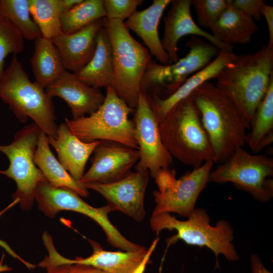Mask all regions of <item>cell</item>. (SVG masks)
Returning a JSON list of instances; mask_svg holds the SVG:
<instances>
[{"label": "cell", "instance_id": "cell-33", "mask_svg": "<svg viewBox=\"0 0 273 273\" xmlns=\"http://www.w3.org/2000/svg\"><path fill=\"white\" fill-rule=\"evenodd\" d=\"M143 2L142 0H104L106 17L124 22Z\"/></svg>", "mask_w": 273, "mask_h": 273}, {"label": "cell", "instance_id": "cell-30", "mask_svg": "<svg viewBox=\"0 0 273 273\" xmlns=\"http://www.w3.org/2000/svg\"><path fill=\"white\" fill-rule=\"evenodd\" d=\"M28 4L32 19L42 37L52 39L62 33L61 16L63 11L60 0H28Z\"/></svg>", "mask_w": 273, "mask_h": 273}, {"label": "cell", "instance_id": "cell-41", "mask_svg": "<svg viewBox=\"0 0 273 273\" xmlns=\"http://www.w3.org/2000/svg\"><path fill=\"white\" fill-rule=\"evenodd\" d=\"M4 258V254H3L0 261V273L11 271L12 270V267L7 264H3Z\"/></svg>", "mask_w": 273, "mask_h": 273}, {"label": "cell", "instance_id": "cell-35", "mask_svg": "<svg viewBox=\"0 0 273 273\" xmlns=\"http://www.w3.org/2000/svg\"><path fill=\"white\" fill-rule=\"evenodd\" d=\"M46 269V273H106L93 266L77 263L62 264Z\"/></svg>", "mask_w": 273, "mask_h": 273}, {"label": "cell", "instance_id": "cell-19", "mask_svg": "<svg viewBox=\"0 0 273 273\" xmlns=\"http://www.w3.org/2000/svg\"><path fill=\"white\" fill-rule=\"evenodd\" d=\"M233 52L220 50L217 56L206 67L189 77L173 93L161 99L155 95H146L150 106L159 123L178 103L189 97L204 82L216 78L224 67L236 57Z\"/></svg>", "mask_w": 273, "mask_h": 273}, {"label": "cell", "instance_id": "cell-25", "mask_svg": "<svg viewBox=\"0 0 273 273\" xmlns=\"http://www.w3.org/2000/svg\"><path fill=\"white\" fill-rule=\"evenodd\" d=\"M34 161L52 186L68 188L82 197H88L89 192L84 184L73 178L54 156L50 148L48 136L41 130L38 138Z\"/></svg>", "mask_w": 273, "mask_h": 273}, {"label": "cell", "instance_id": "cell-20", "mask_svg": "<svg viewBox=\"0 0 273 273\" xmlns=\"http://www.w3.org/2000/svg\"><path fill=\"white\" fill-rule=\"evenodd\" d=\"M102 27L101 19L78 32H62L52 39L66 70L76 73L88 63L95 51L97 33Z\"/></svg>", "mask_w": 273, "mask_h": 273}, {"label": "cell", "instance_id": "cell-38", "mask_svg": "<svg viewBox=\"0 0 273 273\" xmlns=\"http://www.w3.org/2000/svg\"><path fill=\"white\" fill-rule=\"evenodd\" d=\"M0 246L3 248L12 257L20 261L28 269L31 270L36 267V265L26 261L20 257L11 248V247L7 243L6 241L0 240Z\"/></svg>", "mask_w": 273, "mask_h": 273}, {"label": "cell", "instance_id": "cell-34", "mask_svg": "<svg viewBox=\"0 0 273 273\" xmlns=\"http://www.w3.org/2000/svg\"><path fill=\"white\" fill-rule=\"evenodd\" d=\"M264 3L263 0H232L234 7L256 21L261 19V8Z\"/></svg>", "mask_w": 273, "mask_h": 273}, {"label": "cell", "instance_id": "cell-10", "mask_svg": "<svg viewBox=\"0 0 273 273\" xmlns=\"http://www.w3.org/2000/svg\"><path fill=\"white\" fill-rule=\"evenodd\" d=\"M35 200L38 209L50 218H54L59 212L64 210L72 211L88 216L102 228L107 242L116 248L128 251L137 250L142 247L127 240L111 222L108 214L115 210L109 204L94 207L72 190L54 187L47 180L38 184Z\"/></svg>", "mask_w": 273, "mask_h": 273}, {"label": "cell", "instance_id": "cell-4", "mask_svg": "<svg viewBox=\"0 0 273 273\" xmlns=\"http://www.w3.org/2000/svg\"><path fill=\"white\" fill-rule=\"evenodd\" d=\"M0 98L20 122L25 123L29 117L48 136L56 138L58 126L52 98L29 79L16 55L0 80Z\"/></svg>", "mask_w": 273, "mask_h": 273}, {"label": "cell", "instance_id": "cell-16", "mask_svg": "<svg viewBox=\"0 0 273 273\" xmlns=\"http://www.w3.org/2000/svg\"><path fill=\"white\" fill-rule=\"evenodd\" d=\"M93 252L85 258L69 259L61 255L54 244L46 246L48 255L41 261L44 268L62 264H82L91 265L106 273H133L143 261L148 249L144 246L135 251H106L97 242L87 239Z\"/></svg>", "mask_w": 273, "mask_h": 273}, {"label": "cell", "instance_id": "cell-26", "mask_svg": "<svg viewBox=\"0 0 273 273\" xmlns=\"http://www.w3.org/2000/svg\"><path fill=\"white\" fill-rule=\"evenodd\" d=\"M34 41L31 64L35 82L44 89L56 80L66 69L52 39L41 36Z\"/></svg>", "mask_w": 273, "mask_h": 273}, {"label": "cell", "instance_id": "cell-27", "mask_svg": "<svg viewBox=\"0 0 273 273\" xmlns=\"http://www.w3.org/2000/svg\"><path fill=\"white\" fill-rule=\"evenodd\" d=\"M245 138V144L255 154L273 142V80L257 107Z\"/></svg>", "mask_w": 273, "mask_h": 273}, {"label": "cell", "instance_id": "cell-9", "mask_svg": "<svg viewBox=\"0 0 273 273\" xmlns=\"http://www.w3.org/2000/svg\"><path fill=\"white\" fill-rule=\"evenodd\" d=\"M40 130L34 123L29 124L15 133L10 144L0 145V151L7 156L10 162L8 168L0 170V174L16 182L17 189L12 198L14 203H18L24 211L32 208L38 184L47 180L34 161Z\"/></svg>", "mask_w": 273, "mask_h": 273}, {"label": "cell", "instance_id": "cell-11", "mask_svg": "<svg viewBox=\"0 0 273 273\" xmlns=\"http://www.w3.org/2000/svg\"><path fill=\"white\" fill-rule=\"evenodd\" d=\"M273 158L264 155L252 154L243 148L210 172L208 182L232 183L238 189L261 202L273 197Z\"/></svg>", "mask_w": 273, "mask_h": 273}, {"label": "cell", "instance_id": "cell-37", "mask_svg": "<svg viewBox=\"0 0 273 273\" xmlns=\"http://www.w3.org/2000/svg\"><path fill=\"white\" fill-rule=\"evenodd\" d=\"M251 273H272L267 269L259 256L253 253L250 255Z\"/></svg>", "mask_w": 273, "mask_h": 273}, {"label": "cell", "instance_id": "cell-1", "mask_svg": "<svg viewBox=\"0 0 273 273\" xmlns=\"http://www.w3.org/2000/svg\"><path fill=\"white\" fill-rule=\"evenodd\" d=\"M216 86L233 103L251 126L256 109L273 80V47L236 55L217 76Z\"/></svg>", "mask_w": 273, "mask_h": 273}, {"label": "cell", "instance_id": "cell-36", "mask_svg": "<svg viewBox=\"0 0 273 273\" xmlns=\"http://www.w3.org/2000/svg\"><path fill=\"white\" fill-rule=\"evenodd\" d=\"M261 15L265 19L268 30L269 40L267 44L273 47V7L264 3L261 8Z\"/></svg>", "mask_w": 273, "mask_h": 273}, {"label": "cell", "instance_id": "cell-13", "mask_svg": "<svg viewBox=\"0 0 273 273\" xmlns=\"http://www.w3.org/2000/svg\"><path fill=\"white\" fill-rule=\"evenodd\" d=\"M214 163L212 160L206 161L178 179L173 178L154 191L156 206L152 214L173 212L188 217L208 183Z\"/></svg>", "mask_w": 273, "mask_h": 273}, {"label": "cell", "instance_id": "cell-29", "mask_svg": "<svg viewBox=\"0 0 273 273\" xmlns=\"http://www.w3.org/2000/svg\"><path fill=\"white\" fill-rule=\"evenodd\" d=\"M30 16L28 0H0V17L8 20L24 39L35 40L42 35Z\"/></svg>", "mask_w": 273, "mask_h": 273}, {"label": "cell", "instance_id": "cell-3", "mask_svg": "<svg viewBox=\"0 0 273 273\" xmlns=\"http://www.w3.org/2000/svg\"><path fill=\"white\" fill-rule=\"evenodd\" d=\"M159 126L163 144L172 157L194 168L207 161L214 162L210 141L190 96L176 104Z\"/></svg>", "mask_w": 273, "mask_h": 273}, {"label": "cell", "instance_id": "cell-24", "mask_svg": "<svg viewBox=\"0 0 273 273\" xmlns=\"http://www.w3.org/2000/svg\"><path fill=\"white\" fill-rule=\"evenodd\" d=\"M74 74L83 82L96 88L111 86L114 78L113 50L103 27L97 33L96 49L92 59Z\"/></svg>", "mask_w": 273, "mask_h": 273}, {"label": "cell", "instance_id": "cell-31", "mask_svg": "<svg viewBox=\"0 0 273 273\" xmlns=\"http://www.w3.org/2000/svg\"><path fill=\"white\" fill-rule=\"evenodd\" d=\"M24 38L7 19L0 17V80L5 72V60L10 54L17 55L23 52Z\"/></svg>", "mask_w": 273, "mask_h": 273}, {"label": "cell", "instance_id": "cell-32", "mask_svg": "<svg viewBox=\"0 0 273 273\" xmlns=\"http://www.w3.org/2000/svg\"><path fill=\"white\" fill-rule=\"evenodd\" d=\"M229 0H191L197 20L201 27L209 28L221 16Z\"/></svg>", "mask_w": 273, "mask_h": 273}, {"label": "cell", "instance_id": "cell-40", "mask_svg": "<svg viewBox=\"0 0 273 273\" xmlns=\"http://www.w3.org/2000/svg\"><path fill=\"white\" fill-rule=\"evenodd\" d=\"M82 0H60L63 13L69 11Z\"/></svg>", "mask_w": 273, "mask_h": 273}, {"label": "cell", "instance_id": "cell-28", "mask_svg": "<svg viewBox=\"0 0 273 273\" xmlns=\"http://www.w3.org/2000/svg\"><path fill=\"white\" fill-rule=\"evenodd\" d=\"M106 16L104 0H82L61 15L62 32L75 33Z\"/></svg>", "mask_w": 273, "mask_h": 273}, {"label": "cell", "instance_id": "cell-7", "mask_svg": "<svg viewBox=\"0 0 273 273\" xmlns=\"http://www.w3.org/2000/svg\"><path fill=\"white\" fill-rule=\"evenodd\" d=\"M134 111L109 86L104 101L97 111L76 119L65 118V123L70 131L83 142L112 141L138 150L134 122L129 118Z\"/></svg>", "mask_w": 273, "mask_h": 273}, {"label": "cell", "instance_id": "cell-2", "mask_svg": "<svg viewBox=\"0 0 273 273\" xmlns=\"http://www.w3.org/2000/svg\"><path fill=\"white\" fill-rule=\"evenodd\" d=\"M212 148L214 163L226 161L246 145L250 126L231 100L215 85L204 82L190 96Z\"/></svg>", "mask_w": 273, "mask_h": 273}, {"label": "cell", "instance_id": "cell-17", "mask_svg": "<svg viewBox=\"0 0 273 273\" xmlns=\"http://www.w3.org/2000/svg\"><path fill=\"white\" fill-rule=\"evenodd\" d=\"M166 16L163 17L164 32L162 46L168 58L169 64L179 59L178 42L187 35L204 38L220 50L233 52V46L220 42L203 30L194 21L191 12V0H173Z\"/></svg>", "mask_w": 273, "mask_h": 273}, {"label": "cell", "instance_id": "cell-23", "mask_svg": "<svg viewBox=\"0 0 273 273\" xmlns=\"http://www.w3.org/2000/svg\"><path fill=\"white\" fill-rule=\"evenodd\" d=\"M209 28L217 40L232 46L249 43L259 29L253 19L233 6L232 0Z\"/></svg>", "mask_w": 273, "mask_h": 273}, {"label": "cell", "instance_id": "cell-5", "mask_svg": "<svg viewBox=\"0 0 273 273\" xmlns=\"http://www.w3.org/2000/svg\"><path fill=\"white\" fill-rule=\"evenodd\" d=\"M210 222L205 209L195 208L186 220L177 219L167 212L152 214L150 226L157 235L165 229L176 231L175 235L167 240L168 246L181 240L189 245L210 249L216 257V267L219 266L218 258L220 254L229 261L238 260V254L232 243L234 231L230 223L221 219L215 226H212Z\"/></svg>", "mask_w": 273, "mask_h": 273}, {"label": "cell", "instance_id": "cell-8", "mask_svg": "<svg viewBox=\"0 0 273 273\" xmlns=\"http://www.w3.org/2000/svg\"><path fill=\"white\" fill-rule=\"evenodd\" d=\"M187 55L176 62L162 64L152 60L140 84V93L164 99L173 93L189 77L208 65L220 50L201 37L192 36L186 43Z\"/></svg>", "mask_w": 273, "mask_h": 273}, {"label": "cell", "instance_id": "cell-18", "mask_svg": "<svg viewBox=\"0 0 273 273\" xmlns=\"http://www.w3.org/2000/svg\"><path fill=\"white\" fill-rule=\"evenodd\" d=\"M45 91L51 98L58 97L66 102L72 119L95 112L102 104L105 97L100 89L83 82L74 73L66 70Z\"/></svg>", "mask_w": 273, "mask_h": 273}, {"label": "cell", "instance_id": "cell-22", "mask_svg": "<svg viewBox=\"0 0 273 273\" xmlns=\"http://www.w3.org/2000/svg\"><path fill=\"white\" fill-rule=\"evenodd\" d=\"M171 0H154L152 4L142 11H135L123 22L128 30H131L142 38L151 55L159 63L169 64L159 36L160 20Z\"/></svg>", "mask_w": 273, "mask_h": 273}, {"label": "cell", "instance_id": "cell-15", "mask_svg": "<svg viewBox=\"0 0 273 273\" xmlns=\"http://www.w3.org/2000/svg\"><path fill=\"white\" fill-rule=\"evenodd\" d=\"M94 152L91 166L80 180L82 183L119 180L131 172L140 159L138 149L112 141H100Z\"/></svg>", "mask_w": 273, "mask_h": 273}, {"label": "cell", "instance_id": "cell-39", "mask_svg": "<svg viewBox=\"0 0 273 273\" xmlns=\"http://www.w3.org/2000/svg\"><path fill=\"white\" fill-rule=\"evenodd\" d=\"M159 240V238H156L153 241L149 248L148 249L147 252L143 261L133 273H144L146 265L148 263L150 257L156 247Z\"/></svg>", "mask_w": 273, "mask_h": 273}, {"label": "cell", "instance_id": "cell-6", "mask_svg": "<svg viewBox=\"0 0 273 273\" xmlns=\"http://www.w3.org/2000/svg\"><path fill=\"white\" fill-rule=\"evenodd\" d=\"M103 27L113 50L114 78L111 87L134 110L140 94V84L152 60L151 55L146 47L132 36L123 21L105 17Z\"/></svg>", "mask_w": 273, "mask_h": 273}, {"label": "cell", "instance_id": "cell-21", "mask_svg": "<svg viewBox=\"0 0 273 273\" xmlns=\"http://www.w3.org/2000/svg\"><path fill=\"white\" fill-rule=\"evenodd\" d=\"M48 141L56 151L58 161L77 181L83 176L86 162L100 142L82 141L70 131L65 122L58 126L56 138L48 136Z\"/></svg>", "mask_w": 273, "mask_h": 273}, {"label": "cell", "instance_id": "cell-14", "mask_svg": "<svg viewBox=\"0 0 273 273\" xmlns=\"http://www.w3.org/2000/svg\"><path fill=\"white\" fill-rule=\"evenodd\" d=\"M149 174L148 170H136L111 183L83 184L86 189H92L102 195L115 210L141 222L146 215L144 198Z\"/></svg>", "mask_w": 273, "mask_h": 273}, {"label": "cell", "instance_id": "cell-12", "mask_svg": "<svg viewBox=\"0 0 273 273\" xmlns=\"http://www.w3.org/2000/svg\"><path fill=\"white\" fill-rule=\"evenodd\" d=\"M134 112L135 138L140 152L136 170H148L155 178L161 171L170 169L173 157L163 144L159 122L145 94L140 93Z\"/></svg>", "mask_w": 273, "mask_h": 273}]
</instances>
